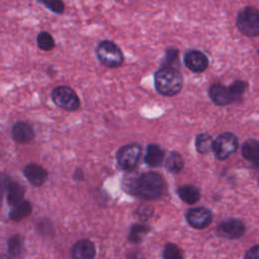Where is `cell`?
Listing matches in <instances>:
<instances>
[{"instance_id": "obj_1", "label": "cell", "mask_w": 259, "mask_h": 259, "mask_svg": "<svg viewBox=\"0 0 259 259\" xmlns=\"http://www.w3.org/2000/svg\"><path fill=\"white\" fill-rule=\"evenodd\" d=\"M124 185L127 187L126 191L128 193L143 199H156L160 197L166 189L163 177L154 171L130 176L127 182H124Z\"/></svg>"}, {"instance_id": "obj_2", "label": "cell", "mask_w": 259, "mask_h": 259, "mask_svg": "<svg viewBox=\"0 0 259 259\" xmlns=\"http://www.w3.org/2000/svg\"><path fill=\"white\" fill-rule=\"evenodd\" d=\"M183 78L173 67H162L155 73L156 90L164 96H174L180 92Z\"/></svg>"}, {"instance_id": "obj_3", "label": "cell", "mask_w": 259, "mask_h": 259, "mask_svg": "<svg viewBox=\"0 0 259 259\" xmlns=\"http://www.w3.org/2000/svg\"><path fill=\"white\" fill-rule=\"evenodd\" d=\"M237 27L246 36L259 35V10L252 6L243 8L237 16Z\"/></svg>"}, {"instance_id": "obj_4", "label": "cell", "mask_w": 259, "mask_h": 259, "mask_svg": "<svg viewBox=\"0 0 259 259\" xmlns=\"http://www.w3.org/2000/svg\"><path fill=\"white\" fill-rule=\"evenodd\" d=\"M96 56L99 62L109 68H117L123 62L120 49L110 40H102L96 48Z\"/></svg>"}, {"instance_id": "obj_5", "label": "cell", "mask_w": 259, "mask_h": 259, "mask_svg": "<svg viewBox=\"0 0 259 259\" xmlns=\"http://www.w3.org/2000/svg\"><path fill=\"white\" fill-rule=\"evenodd\" d=\"M238 138L233 133H223L213 141L212 151L219 160H226L238 149Z\"/></svg>"}, {"instance_id": "obj_6", "label": "cell", "mask_w": 259, "mask_h": 259, "mask_svg": "<svg viewBox=\"0 0 259 259\" xmlns=\"http://www.w3.org/2000/svg\"><path fill=\"white\" fill-rule=\"evenodd\" d=\"M54 103L66 110H76L80 106V99L76 92L68 86H59L52 91Z\"/></svg>"}, {"instance_id": "obj_7", "label": "cell", "mask_w": 259, "mask_h": 259, "mask_svg": "<svg viewBox=\"0 0 259 259\" xmlns=\"http://www.w3.org/2000/svg\"><path fill=\"white\" fill-rule=\"evenodd\" d=\"M141 154L142 147L137 143L122 146L116 153L117 164L124 170H132L138 165Z\"/></svg>"}, {"instance_id": "obj_8", "label": "cell", "mask_w": 259, "mask_h": 259, "mask_svg": "<svg viewBox=\"0 0 259 259\" xmlns=\"http://www.w3.org/2000/svg\"><path fill=\"white\" fill-rule=\"evenodd\" d=\"M245 224L241 220L234 218L221 222L217 227V235L229 240L239 239L245 234Z\"/></svg>"}, {"instance_id": "obj_9", "label": "cell", "mask_w": 259, "mask_h": 259, "mask_svg": "<svg viewBox=\"0 0 259 259\" xmlns=\"http://www.w3.org/2000/svg\"><path fill=\"white\" fill-rule=\"evenodd\" d=\"M185 218L188 225L197 230L205 229L212 222L211 211L208 208L203 206H198V207H193L188 209L185 214Z\"/></svg>"}, {"instance_id": "obj_10", "label": "cell", "mask_w": 259, "mask_h": 259, "mask_svg": "<svg viewBox=\"0 0 259 259\" xmlns=\"http://www.w3.org/2000/svg\"><path fill=\"white\" fill-rule=\"evenodd\" d=\"M185 66L194 73L203 72L208 66L207 57L197 50H190L184 56Z\"/></svg>"}, {"instance_id": "obj_11", "label": "cell", "mask_w": 259, "mask_h": 259, "mask_svg": "<svg viewBox=\"0 0 259 259\" xmlns=\"http://www.w3.org/2000/svg\"><path fill=\"white\" fill-rule=\"evenodd\" d=\"M208 95H209V98L212 100V102L220 106L228 105V104L236 101L230 88L226 87L222 84H219V83L212 84L209 87Z\"/></svg>"}, {"instance_id": "obj_12", "label": "cell", "mask_w": 259, "mask_h": 259, "mask_svg": "<svg viewBox=\"0 0 259 259\" xmlns=\"http://www.w3.org/2000/svg\"><path fill=\"white\" fill-rule=\"evenodd\" d=\"M95 255V245L88 239L79 240L71 249V259H94Z\"/></svg>"}, {"instance_id": "obj_13", "label": "cell", "mask_w": 259, "mask_h": 259, "mask_svg": "<svg viewBox=\"0 0 259 259\" xmlns=\"http://www.w3.org/2000/svg\"><path fill=\"white\" fill-rule=\"evenodd\" d=\"M23 175L33 186H40L48 178V172L45 168L36 164H28L23 168Z\"/></svg>"}, {"instance_id": "obj_14", "label": "cell", "mask_w": 259, "mask_h": 259, "mask_svg": "<svg viewBox=\"0 0 259 259\" xmlns=\"http://www.w3.org/2000/svg\"><path fill=\"white\" fill-rule=\"evenodd\" d=\"M34 137L32 126L26 121H17L12 127V138L19 144L29 143Z\"/></svg>"}, {"instance_id": "obj_15", "label": "cell", "mask_w": 259, "mask_h": 259, "mask_svg": "<svg viewBox=\"0 0 259 259\" xmlns=\"http://www.w3.org/2000/svg\"><path fill=\"white\" fill-rule=\"evenodd\" d=\"M3 185L7 188L6 199H7V202L9 205L15 206L16 204L23 201L22 198H23L25 190L18 182L11 181L7 178L6 184H3Z\"/></svg>"}, {"instance_id": "obj_16", "label": "cell", "mask_w": 259, "mask_h": 259, "mask_svg": "<svg viewBox=\"0 0 259 259\" xmlns=\"http://www.w3.org/2000/svg\"><path fill=\"white\" fill-rule=\"evenodd\" d=\"M165 152L156 144H150L147 147L145 162L150 167H158L164 160Z\"/></svg>"}, {"instance_id": "obj_17", "label": "cell", "mask_w": 259, "mask_h": 259, "mask_svg": "<svg viewBox=\"0 0 259 259\" xmlns=\"http://www.w3.org/2000/svg\"><path fill=\"white\" fill-rule=\"evenodd\" d=\"M243 157L253 163L259 161V141L255 139H249L244 142L241 149Z\"/></svg>"}, {"instance_id": "obj_18", "label": "cell", "mask_w": 259, "mask_h": 259, "mask_svg": "<svg viewBox=\"0 0 259 259\" xmlns=\"http://www.w3.org/2000/svg\"><path fill=\"white\" fill-rule=\"evenodd\" d=\"M177 193H178V196L180 197V199L188 204H193V203L197 202L200 198L199 190L194 185L180 186L177 189Z\"/></svg>"}, {"instance_id": "obj_19", "label": "cell", "mask_w": 259, "mask_h": 259, "mask_svg": "<svg viewBox=\"0 0 259 259\" xmlns=\"http://www.w3.org/2000/svg\"><path fill=\"white\" fill-rule=\"evenodd\" d=\"M31 210H32V207H31V204L29 201H27V200L21 201L20 203H18L12 207L11 211L9 212V219L14 222H19V221L25 219L26 217H28L30 214Z\"/></svg>"}, {"instance_id": "obj_20", "label": "cell", "mask_w": 259, "mask_h": 259, "mask_svg": "<svg viewBox=\"0 0 259 259\" xmlns=\"http://www.w3.org/2000/svg\"><path fill=\"white\" fill-rule=\"evenodd\" d=\"M151 228L145 224H134L128 231L127 240L132 244H139L142 242L145 235L150 232Z\"/></svg>"}, {"instance_id": "obj_21", "label": "cell", "mask_w": 259, "mask_h": 259, "mask_svg": "<svg viewBox=\"0 0 259 259\" xmlns=\"http://www.w3.org/2000/svg\"><path fill=\"white\" fill-rule=\"evenodd\" d=\"M23 250V239L19 235H13L7 240V251L11 257H20Z\"/></svg>"}, {"instance_id": "obj_22", "label": "cell", "mask_w": 259, "mask_h": 259, "mask_svg": "<svg viewBox=\"0 0 259 259\" xmlns=\"http://www.w3.org/2000/svg\"><path fill=\"white\" fill-rule=\"evenodd\" d=\"M213 141L208 134H199L195 139L196 151L200 154H206L213 148Z\"/></svg>"}, {"instance_id": "obj_23", "label": "cell", "mask_w": 259, "mask_h": 259, "mask_svg": "<svg viewBox=\"0 0 259 259\" xmlns=\"http://www.w3.org/2000/svg\"><path fill=\"white\" fill-rule=\"evenodd\" d=\"M183 165H184L183 158L177 152L170 153V155L168 156V158L166 160V163H165L166 169L170 173H178V172H180L182 170V168H183Z\"/></svg>"}, {"instance_id": "obj_24", "label": "cell", "mask_w": 259, "mask_h": 259, "mask_svg": "<svg viewBox=\"0 0 259 259\" xmlns=\"http://www.w3.org/2000/svg\"><path fill=\"white\" fill-rule=\"evenodd\" d=\"M36 42L37 47L42 51H51L55 47V40L53 36L47 31H41L37 34Z\"/></svg>"}, {"instance_id": "obj_25", "label": "cell", "mask_w": 259, "mask_h": 259, "mask_svg": "<svg viewBox=\"0 0 259 259\" xmlns=\"http://www.w3.org/2000/svg\"><path fill=\"white\" fill-rule=\"evenodd\" d=\"M163 259H183V255L177 245L168 243L163 249Z\"/></svg>"}, {"instance_id": "obj_26", "label": "cell", "mask_w": 259, "mask_h": 259, "mask_svg": "<svg viewBox=\"0 0 259 259\" xmlns=\"http://www.w3.org/2000/svg\"><path fill=\"white\" fill-rule=\"evenodd\" d=\"M247 87H248V84L245 81H242V80H236L235 82H233L229 86V88H230L232 94L234 95L236 101L244 94Z\"/></svg>"}, {"instance_id": "obj_27", "label": "cell", "mask_w": 259, "mask_h": 259, "mask_svg": "<svg viewBox=\"0 0 259 259\" xmlns=\"http://www.w3.org/2000/svg\"><path fill=\"white\" fill-rule=\"evenodd\" d=\"M41 3L47 7L49 8L50 10H52L53 12L55 13H58V14H62L65 10V5L62 1H59V0H53V1H41Z\"/></svg>"}, {"instance_id": "obj_28", "label": "cell", "mask_w": 259, "mask_h": 259, "mask_svg": "<svg viewBox=\"0 0 259 259\" xmlns=\"http://www.w3.org/2000/svg\"><path fill=\"white\" fill-rule=\"evenodd\" d=\"M178 54H179V52L176 49L169 48L166 51V56H165L163 67H172L173 63H176L178 61Z\"/></svg>"}, {"instance_id": "obj_29", "label": "cell", "mask_w": 259, "mask_h": 259, "mask_svg": "<svg viewBox=\"0 0 259 259\" xmlns=\"http://www.w3.org/2000/svg\"><path fill=\"white\" fill-rule=\"evenodd\" d=\"M152 214L153 208L149 205H141L136 209V215L142 221H147Z\"/></svg>"}, {"instance_id": "obj_30", "label": "cell", "mask_w": 259, "mask_h": 259, "mask_svg": "<svg viewBox=\"0 0 259 259\" xmlns=\"http://www.w3.org/2000/svg\"><path fill=\"white\" fill-rule=\"evenodd\" d=\"M245 259H259V245L251 247L246 252Z\"/></svg>"}, {"instance_id": "obj_31", "label": "cell", "mask_w": 259, "mask_h": 259, "mask_svg": "<svg viewBox=\"0 0 259 259\" xmlns=\"http://www.w3.org/2000/svg\"><path fill=\"white\" fill-rule=\"evenodd\" d=\"M126 259H139V255L138 253H128L126 255Z\"/></svg>"}, {"instance_id": "obj_32", "label": "cell", "mask_w": 259, "mask_h": 259, "mask_svg": "<svg viewBox=\"0 0 259 259\" xmlns=\"http://www.w3.org/2000/svg\"><path fill=\"white\" fill-rule=\"evenodd\" d=\"M2 259H12L10 256H7V255H2Z\"/></svg>"}, {"instance_id": "obj_33", "label": "cell", "mask_w": 259, "mask_h": 259, "mask_svg": "<svg viewBox=\"0 0 259 259\" xmlns=\"http://www.w3.org/2000/svg\"><path fill=\"white\" fill-rule=\"evenodd\" d=\"M255 167H256V168H257V169H258V170H259V161H258V162H256V163H255Z\"/></svg>"}, {"instance_id": "obj_34", "label": "cell", "mask_w": 259, "mask_h": 259, "mask_svg": "<svg viewBox=\"0 0 259 259\" xmlns=\"http://www.w3.org/2000/svg\"><path fill=\"white\" fill-rule=\"evenodd\" d=\"M258 53H259V50H258Z\"/></svg>"}]
</instances>
